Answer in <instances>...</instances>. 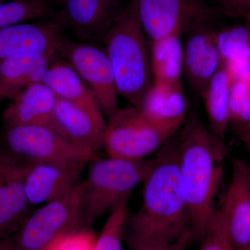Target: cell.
Here are the masks:
<instances>
[{
    "instance_id": "obj_11",
    "label": "cell",
    "mask_w": 250,
    "mask_h": 250,
    "mask_svg": "<svg viewBox=\"0 0 250 250\" xmlns=\"http://www.w3.org/2000/svg\"><path fill=\"white\" fill-rule=\"evenodd\" d=\"M29 165L0 149V239L12 236L29 214L25 190Z\"/></svg>"
},
{
    "instance_id": "obj_3",
    "label": "cell",
    "mask_w": 250,
    "mask_h": 250,
    "mask_svg": "<svg viewBox=\"0 0 250 250\" xmlns=\"http://www.w3.org/2000/svg\"><path fill=\"white\" fill-rule=\"evenodd\" d=\"M146 33L134 4L123 7L103 36L118 94L138 108L154 81Z\"/></svg>"
},
{
    "instance_id": "obj_17",
    "label": "cell",
    "mask_w": 250,
    "mask_h": 250,
    "mask_svg": "<svg viewBox=\"0 0 250 250\" xmlns=\"http://www.w3.org/2000/svg\"><path fill=\"white\" fill-rule=\"evenodd\" d=\"M58 98L70 102L86 112L100 129L104 131L107 120L100 109L89 87L65 60H58L49 67L42 80Z\"/></svg>"
},
{
    "instance_id": "obj_10",
    "label": "cell",
    "mask_w": 250,
    "mask_h": 250,
    "mask_svg": "<svg viewBox=\"0 0 250 250\" xmlns=\"http://www.w3.org/2000/svg\"><path fill=\"white\" fill-rule=\"evenodd\" d=\"M123 7L121 0H60L53 20L80 42L95 43L103 41Z\"/></svg>"
},
{
    "instance_id": "obj_32",
    "label": "cell",
    "mask_w": 250,
    "mask_h": 250,
    "mask_svg": "<svg viewBox=\"0 0 250 250\" xmlns=\"http://www.w3.org/2000/svg\"><path fill=\"white\" fill-rule=\"evenodd\" d=\"M240 139L244 143L245 146L248 149V152L250 154V129L246 131V132L243 133L239 135Z\"/></svg>"
},
{
    "instance_id": "obj_18",
    "label": "cell",
    "mask_w": 250,
    "mask_h": 250,
    "mask_svg": "<svg viewBox=\"0 0 250 250\" xmlns=\"http://www.w3.org/2000/svg\"><path fill=\"white\" fill-rule=\"evenodd\" d=\"M13 100L3 116L5 126L37 125L57 133L54 120L57 97L47 85L35 83Z\"/></svg>"
},
{
    "instance_id": "obj_6",
    "label": "cell",
    "mask_w": 250,
    "mask_h": 250,
    "mask_svg": "<svg viewBox=\"0 0 250 250\" xmlns=\"http://www.w3.org/2000/svg\"><path fill=\"white\" fill-rule=\"evenodd\" d=\"M83 228L79 183L66 195L29 213L11 238L17 250H44L59 237Z\"/></svg>"
},
{
    "instance_id": "obj_13",
    "label": "cell",
    "mask_w": 250,
    "mask_h": 250,
    "mask_svg": "<svg viewBox=\"0 0 250 250\" xmlns=\"http://www.w3.org/2000/svg\"><path fill=\"white\" fill-rule=\"evenodd\" d=\"M53 19L20 23L0 29V60L31 54H59L65 40Z\"/></svg>"
},
{
    "instance_id": "obj_4",
    "label": "cell",
    "mask_w": 250,
    "mask_h": 250,
    "mask_svg": "<svg viewBox=\"0 0 250 250\" xmlns=\"http://www.w3.org/2000/svg\"><path fill=\"white\" fill-rule=\"evenodd\" d=\"M155 162L154 159L128 160L108 157L93 161L84 180L80 182L81 210L85 228L121 203L143 183Z\"/></svg>"
},
{
    "instance_id": "obj_22",
    "label": "cell",
    "mask_w": 250,
    "mask_h": 250,
    "mask_svg": "<svg viewBox=\"0 0 250 250\" xmlns=\"http://www.w3.org/2000/svg\"><path fill=\"white\" fill-rule=\"evenodd\" d=\"M183 61L180 36H169L152 41L150 62L154 81L182 85Z\"/></svg>"
},
{
    "instance_id": "obj_31",
    "label": "cell",
    "mask_w": 250,
    "mask_h": 250,
    "mask_svg": "<svg viewBox=\"0 0 250 250\" xmlns=\"http://www.w3.org/2000/svg\"><path fill=\"white\" fill-rule=\"evenodd\" d=\"M0 250H17L11 237L0 239Z\"/></svg>"
},
{
    "instance_id": "obj_16",
    "label": "cell",
    "mask_w": 250,
    "mask_h": 250,
    "mask_svg": "<svg viewBox=\"0 0 250 250\" xmlns=\"http://www.w3.org/2000/svg\"><path fill=\"white\" fill-rule=\"evenodd\" d=\"M148 121L177 133L189 114V103L182 85L153 81L137 108Z\"/></svg>"
},
{
    "instance_id": "obj_25",
    "label": "cell",
    "mask_w": 250,
    "mask_h": 250,
    "mask_svg": "<svg viewBox=\"0 0 250 250\" xmlns=\"http://www.w3.org/2000/svg\"><path fill=\"white\" fill-rule=\"evenodd\" d=\"M229 126L238 136L250 129V77L233 82L229 100Z\"/></svg>"
},
{
    "instance_id": "obj_12",
    "label": "cell",
    "mask_w": 250,
    "mask_h": 250,
    "mask_svg": "<svg viewBox=\"0 0 250 250\" xmlns=\"http://www.w3.org/2000/svg\"><path fill=\"white\" fill-rule=\"evenodd\" d=\"M87 163L84 160H62L29 165L25 177L29 204H46L72 191L81 182Z\"/></svg>"
},
{
    "instance_id": "obj_2",
    "label": "cell",
    "mask_w": 250,
    "mask_h": 250,
    "mask_svg": "<svg viewBox=\"0 0 250 250\" xmlns=\"http://www.w3.org/2000/svg\"><path fill=\"white\" fill-rule=\"evenodd\" d=\"M177 145V164L194 238H203L215 209L214 202L223 179L225 142L210 132L195 112L189 113Z\"/></svg>"
},
{
    "instance_id": "obj_36",
    "label": "cell",
    "mask_w": 250,
    "mask_h": 250,
    "mask_svg": "<svg viewBox=\"0 0 250 250\" xmlns=\"http://www.w3.org/2000/svg\"><path fill=\"white\" fill-rule=\"evenodd\" d=\"M248 250H250V243L249 249H248Z\"/></svg>"
},
{
    "instance_id": "obj_15",
    "label": "cell",
    "mask_w": 250,
    "mask_h": 250,
    "mask_svg": "<svg viewBox=\"0 0 250 250\" xmlns=\"http://www.w3.org/2000/svg\"><path fill=\"white\" fill-rule=\"evenodd\" d=\"M213 24L188 33L183 45V72L192 89L200 95L223 63Z\"/></svg>"
},
{
    "instance_id": "obj_30",
    "label": "cell",
    "mask_w": 250,
    "mask_h": 250,
    "mask_svg": "<svg viewBox=\"0 0 250 250\" xmlns=\"http://www.w3.org/2000/svg\"><path fill=\"white\" fill-rule=\"evenodd\" d=\"M218 6L224 16L242 18L250 8V0H225Z\"/></svg>"
},
{
    "instance_id": "obj_5",
    "label": "cell",
    "mask_w": 250,
    "mask_h": 250,
    "mask_svg": "<svg viewBox=\"0 0 250 250\" xmlns=\"http://www.w3.org/2000/svg\"><path fill=\"white\" fill-rule=\"evenodd\" d=\"M143 30L151 41L172 35L182 36L223 16L219 6L207 0H130Z\"/></svg>"
},
{
    "instance_id": "obj_23",
    "label": "cell",
    "mask_w": 250,
    "mask_h": 250,
    "mask_svg": "<svg viewBox=\"0 0 250 250\" xmlns=\"http://www.w3.org/2000/svg\"><path fill=\"white\" fill-rule=\"evenodd\" d=\"M58 0H14L0 3V29L20 23L53 19Z\"/></svg>"
},
{
    "instance_id": "obj_35",
    "label": "cell",
    "mask_w": 250,
    "mask_h": 250,
    "mask_svg": "<svg viewBox=\"0 0 250 250\" xmlns=\"http://www.w3.org/2000/svg\"><path fill=\"white\" fill-rule=\"evenodd\" d=\"M223 1H224V0H219V1H220V3L223 2Z\"/></svg>"
},
{
    "instance_id": "obj_33",
    "label": "cell",
    "mask_w": 250,
    "mask_h": 250,
    "mask_svg": "<svg viewBox=\"0 0 250 250\" xmlns=\"http://www.w3.org/2000/svg\"><path fill=\"white\" fill-rule=\"evenodd\" d=\"M242 18H243L246 22L250 23V8L246 11V14L243 15Z\"/></svg>"
},
{
    "instance_id": "obj_26",
    "label": "cell",
    "mask_w": 250,
    "mask_h": 250,
    "mask_svg": "<svg viewBox=\"0 0 250 250\" xmlns=\"http://www.w3.org/2000/svg\"><path fill=\"white\" fill-rule=\"evenodd\" d=\"M128 202H121L110 213L97 237L94 250H123L125 228L129 218Z\"/></svg>"
},
{
    "instance_id": "obj_28",
    "label": "cell",
    "mask_w": 250,
    "mask_h": 250,
    "mask_svg": "<svg viewBox=\"0 0 250 250\" xmlns=\"http://www.w3.org/2000/svg\"><path fill=\"white\" fill-rule=\"evenodd\" d=\"M98 235L83 228L59 237L44 250H94Z\"/></svg>"
},
{
    "instance_id": "obj_34",
    "label": "cell",
    "mask_w": 250,
    "mask_h": 250,
    "mask_svg": "<svg viewBox=\"0 0 250 250\" xmlns=\"http://www.w3.org/2000/svg\"><path fill=\"white\" fill-rule=\"evenodd\" d=\"M14 1V0H0V3L6 2V1Z\"/></svg>"
},
{
    "instance_id": "obj_8",
    "label": "cell",
    "mask_w": 250,
    "mask_h": 250,
    "mask_svg": "<svg viewBox=\"0 0 250 250\" xmlns=\"http://www.w3.org/2000/svg\"><path fill=\"white\" fill-rule=\"evenodd\" d=\"M1 150L27 164L91 158L48 127L37 125L5 126Z\"/></svg>"
},
{
    "instance_id": "obj_21",
    "label": "cell",
    "mask_w": 250,
    "mask_h": 250,
    "mask_svg": "<svg viewBox=\"0 0 250 250\" xmlns=\"http://www.w3.org/2000/svg\"><path fill=\"white\" fill-rule=\"evenodd\" d=\"M232 80L224 62L201 93L210 132L225 142L229 127V100Z\"/></svg>"
},
{
    "instance_id": "obj_14",
    "label": "cell",
    "mask_w": 250,
    "mask_h": 250,
    "mask_svg": "<svg viewBox=\"0 0 250 250\" xmlns=\"http://www.w3.org/2000/svg\"><path fill=\"white\" fill-rule=\"evenodd\" d=\"M231 181L219 209L228 225L235 250H248L250 243V167L231 158Z\"/></svg>"
},
{
    "instance_id": "obj_20",
    "label": "cell",
    "mask_w": 250,
    "mask_h": 250,
    "mask_svg": "<svg viewBox=\"0 0 250 250\" xmlns=\"http://www.w3.org/2000/svg\"><path fill=\"white\" fill-rule=\"evenodd\" d=\"M58 55L57 53L24 54L0 60V100H14L31 85L42 82Z\"/></svg>"
},
{
    "instance_id": "obj_7",
    "label": "cell",
    "mask_w": 250,
    "mask_h": 250,
    "mask_svg": "<svg viewBox=\"0 0 250 250\" xmlns=\"http://www.w3.org/2000/svg\"><path fill=\"white\" fill-rule=\"evenodd\" d=\"M175 134L152 124L134 106L119 108L107 120L103 148L112 157L141 160L147 159Z\"/></svg>"
},
{
    "instance_id": "obj_9",
    "label": "cell",
    "mask_w": 250,
    "mask_h": 250,
    "mask_svg": "<svg viewBox=\"0 0 250 250\" xmlns=\"http://www.w3.org/2000/svg\"><path fill=\"white\" fill-rule=\"evenodd\" d=\"M59 55L68 62L89 87L106 120L118 109L116 77L104 49L95 43L65 39Z\"/></svg>"
},
{
    "instance_id": "obj_29",
    "label": "cell",
    "mask_w": 250,
    "mask_h": 250,
    "mask_svg": "<svg viewBox=\"0 0 250 250\" xmlns=\"http://www.w3.org/2000/svg\"><path fill=\"white\" fill-rule=\"evenodd\" d=\"M192 230H189L179 241L172 243H155L124 240L129 250H186L194 239Z\"/></svg>"
},
{
    "instance_id": "obj_37",
    "label": "cell",
    "mask_w": 250,
    "mask_h": 250,
    "mask_svg": "<svg viewBox=\"0 0 250 250\" xmlns=\"http://www.w3.org/2000/svg\"><path fill=\"white\" fill-rule=\"evenodd\" d=\"M245 132H246V131H245ZM243 133H244V132H243Z\"/></svg>"
},
{
    "instance_id": "obj_24",
    "label": "cell",
    "mask_w": 250,
    "mask_h": 250,
    "mask_svg": "<svg viewBox=\"0 0 250 250\" xmlns=\"http://www.w3.org/2000/svg\"><path fill=\"white\" fill-rule=\"evenodd\" d=\"M216 41L223 62H250V23L222 28L217 31Z\"/></svg>"
},
{
    "instance_id": "obj_1",
    "label": "cell",
    "mask_w": 250,
    "mask_h": 250,
    "mask_svg": "<svg viewBox=\"0 0 250 250\" xmlns=\"http://www.w3.org/2000/svg\"><path fill=\"white\" fill-rule=\"evenodd\" d=\"M177 145H169L155 158L143 182L141 207L126 220L124 240L172 243L191 229L177 164Z\"/></svg>"
},
{
    "instance_id": "obj_27",
    "label": "cell",
    "mask_w": 250,
    "mask_h": 250,
    "mask_svg": "<svg viewBox=\"0 0 250 250\" xmlns=\"http://www.w3.org/2000/svg\"><path fill=\"white\" fill-rule=\"evenodd\" d=\"M201 241L199 250H235L228 225L219 208L212 215Z\"/></svg>"
},
{
    "instance_id": "obj_19",
    "label": "cell",
    "mask_w": 250,
    "mask_h": 250,
    "mask_svg": "<svg viewBox=\"0 0 250 250\" xmlns=\"http://www.w3.org/2000/svg\"><path fill=\"white\" fill-rule=\"evenodd\" d=\"M54 120L57 133L91 159L103 149L104 131L79 106L57 97Z\"/></svg>"
}]
</instances>
